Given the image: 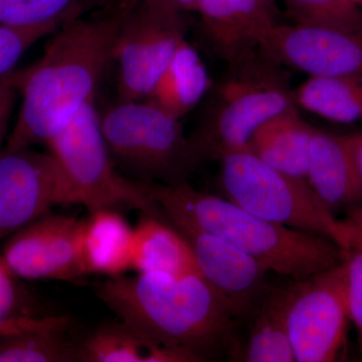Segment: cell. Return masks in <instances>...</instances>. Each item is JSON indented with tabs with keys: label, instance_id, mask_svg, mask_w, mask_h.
Masks as SVG:
<instances>
[{
	"label": "cell",
	"instance_id": "cell-12",
	"mask_svg": "<svg viewBox=\"0 0 362 362\" xmlns=\"http://www.w3.org/2000/svg\"><path fill=\"white\" fill-rule=\"evenodd\" d=\"M261 49L308 76L362 78V30L280 23Z\"/></svg>",
	"mask_w": 362,
	"mask_h": 362
},
{
	"label": "cell",
	"instance_id": "cell-17",
	"mask_svg": "<svg viewBox=\"0 0 362 362\" xmlns=\"http://www.w3.org/2000/svg\"><path fill=\"white\" fill-rule=\"evenodd\" d=\"M134 228L116 209H99L84 218L82 259L88 275L117 277L132 270Z\"/></svg>",
	"mask_w": 362,
	"mask_h": 362
},
{
	"label": "cell",
	"instance_id": "cell-29",
	"mask_svg": "<svg viewBox=\"0 0 362 362\" xmlns=\"http://www.w3.org/2000/svg\"><path fill=\"white\" fill-rule=\"evenodd\" d=\"M13 105L14 96L0 104V145L6 136L7 125H8L9 119L13 113Z\"/></svg>",
	"mask_w": 362,
	"mask_h": 362
},
{
	"label": "cell",
	"instance_id": "cell-2",
	"mask_svg": "<svg viewBox=\"0 0 362 362\" xmlns=\"http://www.w3.org/2000/svg\"><path fill=\"white\" fill-rule=\"evenodd\" d=\"M96 294L126 325L201 361L228 338L235 316L201 273L124 274Z\"/></svg>",
	"mask_w": 362,
	"mask_h": 362
},
{
	"label": "cell",
	"instance_id": "cell-7",
	"mask_svg": "<svg viewBox=\"0 0 362 362\" xmlns=\"http://www.w3.org/2000/svg\"><path fill=\"white\" fill-rule=\"evenodd\" d=\"M100 123L111 154L144 182H187L201 162L180 119L147 100L119 101Z\"/></svg>",
	"mask_w": 362,
	"mask_h": 362
},
{
	"label": "cell",
	"instance_id": "cell-9",
	"mask_svg": "<svg viewBox=\"0 0 362 362\" xmlns=\"http://www.w3.org/2000/svg\"><path fill=\"white\" fill-rule=\"evenodd\" d=\"M349 319L344 261L295 281L287 319L295 361H337L346 343Z\"/></svg>",
	"mask_w": 362,
	"mask_h": 362
},
{
	"label": "cell",
	"instance_id": "cell-30",
	"mask_svg": "<svg viewBox=\"0 0 362 362\" xmlns=\"http://www.w3.org/2000/svg\"><path fill=\"white\" fill-rule=\"evenodd\" d=\"M169 7L180 11V13H197L199 0H156Z\"/></svg>",
	"mask_w": 362,
	"mask_h": 362
},
{
	"label": "cell",
	"instance_id": "cell-22",
	"mask_svg": "<svg viewBox=\"0 0 362 362\" xmlns=\"http://www.w3.org/2000/svg\"><path fill=\"white\" fill-rule=\"evenodd\" d=\"M293 292L294 284L267 293L252 324L245 361H295L287 322Z\"/></svg>",
	"mask_w": 362,
	"mask_h": 362
},
{
	"label": "cell",
	"instance_id": "cell-21",
	"mask_svg": "<svg viewBox=\"0 0 362 362\" xmlns=\"http://www.w3.org/2000/svg\"><path fill=\"white\" fill-rule=\"evenodd\" d=\"M71 318L47 316L39 325L0 337V362L78 361V341L69 337Z\"/></svg>",
	"mask_w": 362,
	"mask_h": 362
},
{
	"label": "cell",
	"instance_id": "cell-1",
	"mask_svg": "<svg viewBox=\"0 0 362 362\" xmlns=\"http://www.w3.org/2000/svg\"><path fill=\"white\" fill-rule=\"evenodd\" d=\"M130 4L116 0L66 21L52 33L39 61L9 75L23 102L4 148L47 145L94 102Z\"/></svg>",
	"mask_w": 362,
	"mask_h": 362
},
{
	"label": "cell",
	"instance_id": "cell-13",
	"mask_svg": "<svg viewBox=\"0 0 362 362\" xmlns=\"http://www.w3.org/2000/svg\"><path fill=\"white\" fill-rule=\"evenodd\" d=\"M197 13L206 40L228 64L261 49L280 25L276 0H199Z\"/></svg>",
	"mask_w": 362,
	"mask_h": 362
},
{
	"label": "cell",
	"instance_id": "cell-27",
	"mask_svg": "<svg viewBox=\"0 0 362 362\" xmlns=\"http://www.w3.org/2000/svg\"><path fill=\"white\" fill-rule=\"evenodd\" d=\"M344 221L349 230V245L344 251L349 317L362 345V206L349 209Z\"/></svg>",
	"mask_w": 362,
	"mask_h": 362
},
{
	"label": "cell",
	"instance_id": "cell-3",
	"mask_svg": "<svg viewBox=\"0 0 362 362\" xmlns=\"http://www.w3.org/2000/svg\"><path fill=\"white\" fill-rule=\"evenodd\" d=\"M145 183L164 220L220 238L268 272L302 281L344 261V251L327 238L270 223L187 182Z\"/></svg>",
	"mask_w": 362,
	"mask_h": 362
},
{
	"label": "cell",
	"instance_id": "cell-26",
	"mask_svg": "<svg viewBox=\"0 0 362 362\" xmlns=\"http://www.w3.org/2000/svg\"><path fill=\"white\" fill-rule=\"evenodd\" d=\"M284 4L296 25L362 30V9L349 0H284Z\"/></svg>",
	"mask_w": 362,
	"mask_h": 362
},
{
	"label": "cell",
	"instance_id": "cell-31",
	"mask_svg": "<svg viewBox=\"0 0 362 362\" xmlns=\"http://www.w3.org/2000/svg\"><path fill=\"white\" fill-rule=\"evenodd\" d=\"M16 90L13 89L8 77L0 78V104L9 98L16 96Z\"/></svg>",
	"mask_w": 362,
	"mask_h": 362
},
{
	"label": "cell",
	"instance_id": "cell-5",
	"mask_svg": "<svg viewBox=\"0 0 362 362\" xmlns=\"http://www.w3.org/2000/svg\"><path fill=\"white\" fill-rule=\"evenodd\" d=\"M220 161L226 199L263 220L327 238L346 251V223L335 218L306 178L271 168L249 148L228 154Z\"/></svg>",
	"mask_w": 362,
	"mask_h": 362
},
{
	"label": "cell",
	"instance_id": "cell-33",
	"mask_svg": "<svg viewBox=\"0 0 362 362\" xmlns=\"http://www.w3.org/2000/svg\"><path fill=\"white\" fill-rule=\"evenodd\" d=\"M349 1L362 9V0H349Z\"/></svg>",
	"mask_w": 362,
	"mask_h": 362
},
{
	"label": "cell",
	"instance_id": "cell-6",
	"mask_svg": "<svg viewBox=\"0 0 362 362\" xmlns=\"http://www.w3.org/2000/svg\"><path fill=\"white\" fill-rule=\"evenodd\" d=\"M47 146L65 178L68 206L80 204L89 213L136 209L162 218L146 183L128 180L117 171L94 102L86 105Z\"/></svg>",
	"mask_w": 362,
	"mask_h": 362
},
{
	"label": "cell",
	"instance_id": "cell-10",
	"mask_svg": "<svg viewBox=\"0 0 362 362\" xmlns=\"http://www.w3.org/2000/svg\"><path fill=\"white\" fill-rule=\"evenodd\" d=\"M84 220L49 213L7 238L1 254L21 280L78 283L87 277L82 259Z\"/></svg>",
	"mask_w": 362,
	"mask_h": 362
},
{
	"label": "cell",
	"instance_id": "cell-23",
	"mask_svg": "<svg viewBox=\"0 0 362 362\" xmlns=\"http://www.w3.org/2000/svg\"><path fill=\"white\" fill-rule=\"evenodd\" d=\"M297 107L338 123L362 120V78L308 76L293 90Z\"/></svg>",
	"mask_w": 362,
	"mask_h": 362
},
{
	"label": "cell",
	"instance_id": "cell-8",
	"mask_svg": "<svg viewBox=\"0 0 362 362\" xmlns=\"http://www.w3.org/2000/svg\"><path fill=\"white\" fill-rule=\"evenodd\" d=\"M183 16L156 0H131L114 47L119 101L148 97L185 40Z\"/></svg>",
	"mask_w": 362,
	"mask_h": 362
},
{
	"label": "cell",
	"instance_id": "cell-16",
	"mask_svg": "<svg viewBox=\"0 0 362 362\" xmlns=\"http://www.w3.org/2000/svg\"><path fill=\"white\" fill-rule=\"evenodd\" d=\"M80 362H195L187 352L156 341L122 321L104 323L78 341Z\"/></svg>",
	"mask_w": 362,
	"mask_h": 362
},
{
	"label": "cell",
	"instance_id": "cell-14",
	"mask_svg": "<svg viewBox=\"0 0 362 362\" xmlns=\"http://www.w3.org/2000/svg\"><path fill=\"white\" fill-rule=\"evenodd\" d=\"M173 226L189 244L202 277L233 313L239 315L247 311L263 289L268 271L246 252L220 238L190 226Z\"/></svg>",
	"mask_w": 362,
	"mask_h": 362
},
{
	"label": "cell",
	"instance_id": "cell-25",
	"mask_svg": "<svg viewBox=\"0 0 362 362\" xmlns=\"http://www.w3.org/2000/svg\"><path fill=\"white\" fill-rule=\"evenodd\" d=\"M49 315L0 252V337L39 325Z\"/></svg>",
	"mask_w": 362,
	"mask_h": 362
},
{
	"label": "cell",
	"instance_id": "cell-24",
	"mask_svg": "<svg viewBox=\"0 0 362 362\" xmlns=\"http://www.w3.org/2000/svg\"><path fill=\"white\" fill-rule=\"evenodd\" d=\"M116 0H0V25L32 28L66 21Z\"/></svg>",
	"mask_w": 362,
	"mask_h": 362
},
{
	"label": "cell",
	"instance_id": "cell-4",
	"mask_svg": "<svg viewBox=\"0 0 362 362\" xmlns=\"http://www.w3.org/2000/svg\"><path fill=\"white\" fill-rule=\"evenodd\" d=\"M289 74L261 49L228 64L211 87L199 127L190 137L199 160L249 148L252 136L272 117L296 106Z\"/></svg>",
	"mask_w": 362,
	"mask_h": 362
},
{
	"label": "cell",
	"instance_id": "cell-28",
	"mask_svg": "<svg viewBox=\"0 0 362 362\" xmlns=\"http://www.w3.org/2000/svg\"><path fill=\"white\" fill-rule=\"evenodd\" d=\"M64 25L52 23L32 28H16L0 25V78L8 77L13 73L21 57L35 45Z\"/></svg>",
	"mask_w": 362,
	"mask_h": 362
},
{
	"label": "cell",
	"instance_id": "cell-11",
	"mask_svg": "<svg viewBox=\"0 0 362 362\" xmlns=\"http://www.w3.org/2000/svg\"><path fill=\"white\" fill-rule=\"evenodd\" d=\"M68 206V190L49 152L0 150V240L49 213Z\"/></svg>",
	"mask_w": 362,
	"mask_h": 362
},
{
	"label": "cell",
	"instance_id": "cell-15",
	"mask_svg": "<svg viewBox=\"0 0 362 362\" xmlns=\"http://www.w3.org/2000/svg\"><path fill=\"white\" fill-rule=\"evenodd\" d=\"M306 180L332 213L362 206V175L349 136L314 131Z\"/></svg>",
	"mask_w": 362,
	"mask_h": 362
},
{
	"label": "cell",
	"instance_id": "cell-19",
	"mask_svg": "<svg viewBox=\"0 0 362 362\" xmlns=\"http://www.w3.org/2000/svg\"><path fill=\"white\" fill-rule=\"evenodd\" d=\"M132 270L185 275L199 273L185 238L160 216L142 214L134 228Z\"/></svg>",
	"mask_w": 362,
	"mask_h": 362
},
{
	"label": "cell",
	"instance_id": "cell-20",
	"mask_svg": "<svg viewBox=\"0 0 362 362\" xmlns=\"http://www.w3.org/2000/svg\"><path fill=\"white\" fill-rule=\"evenodd\" d=\"M211 85L201 56L185 40L145 100L181 119L201 103Z\"/></svg>",
	"mask_w": 362,
	"mask_h": 362
},
{
	"label": "cell",
	"instance_id": "cell-18",
	"mask_svg": "<svg viewBox=\"0 0 362 362\" xmlns=\"http://www.w3.org/2000/svg\"><path fill=\"white\" fill-rule=\"evenodd\" d=\"M314 131L298 114L297 106L291 107L259 127L249 149L271 168L306 178Z\"/></svg>",
	"mask_w": 362,
	"mask_h": 362
},
{
	"label": "cell",
	"instance_id": "cell-32",
	"mask_svg": "<svg viewBox=\"0 0 362 362\" xmlns=\"http://www.w3.org/2000/svg\"><path fill=\"white\" fill-rule=\"evenodd\" d=\"M349 138L362 175V134L350 135Z\"/></svg>",
	"mask_w": 362,
	"mask_h": 362
}]
</instances>
